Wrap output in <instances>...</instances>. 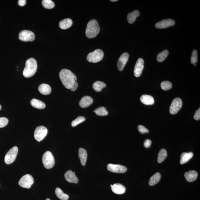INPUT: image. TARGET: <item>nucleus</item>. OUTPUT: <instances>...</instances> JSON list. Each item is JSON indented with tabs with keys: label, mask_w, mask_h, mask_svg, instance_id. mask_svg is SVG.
<instances>
[{
	"label": "nucleus",
	"mask_w": 200,
	"mask_h": 200,
	"mask_svg": "<svg viewBox=\"0 0 200 200\" xmlns=\"http://www.w3.org/2000/svg\"><path fill=\"white\" fill-rule=\"evenodd\" d=\"M94 112L97 115L99 116H105L108 115V112L105 107L101 106L96 109Z\"/></svg>",
	"instance_id": "c756f323"
},
{
	"label": "nucleus",
	"mask_w": 200,
	"mask_h": 200,
	"mask_svg": "<svg viewBox=\"0 0 200 200\" xmlns=\"http://www.w3.org/2000/svg\"><path fill=\"white\" fill-rule=\"evenodd\" d=\"M73 24L72 20L69 18L65 19L60 21L59 26L62 29H66L70 28Z\"/></svg>",
	"instance_id": "4be33fe9"
},
{
	"label": "nucleus",
	"mask_w": 200,
	"mask_h": 200,
	"mask_svg": "<svg viewBox=\"0 0 200 200\" xmlns=\"http://www.w3.org/2000/svg\"><path fill=\"white\" fill-rule=\"evenodd\" d=\"M151 144H152V141L151 140L147 139L144 142V145L146 148H149L151 146Z\"/></svg>",
	"instance_id": "58836bf2"
},
{
	"label": "nucleus",
	"mask_w": 200,
	"mask_h": 200,
	"mask_svg": "<svg viewBox=\"0 0 200 200\" xmlns=\"http://www.w3.org/2000/svg\"><path fill=\"white\" fill-rule=\"evenodd\" d=\"M48 129L45 127L41 126L37 127L34 132V138L38 142L42 141L48 133Z\"/></svg>",
	"instance_id": "1a4fd4ad"
},
{
	"label": "nucleus",
	"mask_w": 200,
	"mask_h": 200,
	"mask_svg": "<svg viewBox=\"0 0 200 200\" xmlns=\"http://www.w3.org/2000/svg\"><path fill=\"white\" fill-rule=\"evenodd\" d=\"M42 160L44 167L47 169L52 168L55 165V159L52 153L50 151H47L44 154Z\"/></svg>",
	"instance_id": "20e7f679"
},
{
	"label": "nucleus",
	"mask_w": 200,
	"mask_h": 200,
	"mask_svg": "<svg viewBox=\"0 0 200 200\" xmlns=\"http://www.w3.org/2000/svg\"><path fill=\"white\" fill-rule=\"evenodd\" d=\"M59 77L63 85L68 89H70L77 81L76 76L67 69L61 70L59 73Z\"/></svg>",
	"instance_id": "f257e3e1"
},
{
	"label": "nucleus",
	"mask_w": 200,
	"mask_h": 200,
	"mask_svg": "<svg viewBox=\"0 0 200 200\" xmlns=\"http://www.w3.org/2000/svg\"><path fill=\"white\" fill-rule=\"evenodd\" d=\"M107 168L110 172L116 173H124L127 171L126 167L120 165L109 164Z\"/></svg>",
	"instance_id": "9b49d317"
},
{
	"label": "nucleus",
	"mask_w": 200,
	"mask_h": 200,
	"mask_svg": "<svg viewBox=\"0 0 200 200\" xmlns=\"http://www.w3.org/2000/svg\"><path fill=\"white\" fill-rule=\"evenodd\" d=\"M197 61H198V52L196 50H194L192 51L191 58V64H195L197 62Z\"/></svg>",
	"instance_id": "f704fd0d"
},
{
	"label": "nucleus",
	"mask_w": 200,
	"mask_h": 200,
	"mask_svg": "<svg viewBox=\"0 0 200 200\" xmlns=\"http://www.w3.org/2000/svg\"><path fill=\"white\" fill-rule=\"evenodd\" d=\"M129 58V54L125 52L123 54L119 59L117 63V67L119 71H122L123 70L124 67L128 62Z\"/></svg>",
	"instance_id": "ddd939ff"
},
{
	"label": "nucleus",
	"mask_w": 200,
	"mask_h": 200,
	"mask_svg": "<svg viewBox=\"0 0 200 200\" xmlns=\"http://www.w3.org/2000/svg\"><path fill=\"white\" fill-rule=\"evenodd\" d=\"M144 60L143 59H139L136 63L134 70V74L136 77H139L142 74L144 68Z\"/></svg>",
	"instance_id": "f8f14e48"
},
{
	"label": "nucleus",
	"mask_w": 200,
	"mask_h": 200,
	"mask_svg": "<svg viewBox=\"0 0 200 200\" xmlns=\"http://www.w3.org/2000/svg\"><path fill=\"white\" fill-rule=\"evenodd\" d=\"M46 200H50L49 199L47 198V199H46Z\"/></svg>",
	"instance_id": "c03bdc74"
},
{
	"label": "nucleus",
	"mask_w": 200,
	"mask_h": 200,
	"mask_svg": "<svg viewBox=\"0 0 200 200\" xmlns=\"http://www.w3.org/2000/svg\"><path fill=\"white\" fill-rule=\"evenodd\" d=\"M39 92L42 95H48L51 92V86L48 84H41L38 87Z\"/></svg>",
	"instance_id": "412c9836"
},
{
	"label": "nucleus",
	"mask_w": 200,
	"mask_h": 200,
	"mask_svg": "<svg viewBox=\"0 0 200 200\" xmlns=\"http://www.w3.org/2000/svg\"><path fill=\"white\" fill-rule=\"evenodd\" d=\"M31 104L34 108L38 109H44L46 107L45 104L44 102L36 99H33L31 100Z\"/></svg>",
	"instance_id": "b1692460"
},
{
	"label": "nucleus",
	"mask_w": 200,
	"mask_h": 200,
	"mask_svg": "<svg viewBox=\"0 0 200 200\" xmlns=\"http://www.w3.org/2000/svg\"><path fill=\"white\" fill-rule=\"evenodd\" d=\"M117 1V0H111V2H116V1Z\"/></svg>",
	"instance_id": "79ce46f5"
},
{
	"label": "nucleus",
	"mask_w": 200,
	"mask_h": 200,
	"mask_svg": "<svg viewBox=\"0 0 200 200\" xmlns=\"http://www.w3.org/2000/svg\"><path fill=\"white\" fill-rule=\"evenodd\" d=\"M194 118L196 121H198V120L200 119V108L199 109H198L197 110L196 112H195V115H194Z\"/></svg>",
	"instance_id": "4c0bfd02"
},
{
	"label": "nucleus",
	"mask_w": 200,
	"mask_h": 200,
	"mask_svg": "<svg viewBox=\"0 0 200 200\" xmlns=\"http://www.w3.org/2000/svg\"><path fill=\"white\" fill-rule=\"evenodd\" d=\"M169 54V51L168 50H165L162 52L158 54L157 56V60L158 62H161L165 59Z\"/></svg>",
	"instance_id": "7c9ffc66"
},
{
	"label": "nucleus",
	"mask_w": 200,
	"mask_h": 200,
	"mask_svg": "<svg viewBox=\"0 0 200 200\" xmlns=\"http://www.w3.org/2000/svg\"><path fill=\"white\" fill-rule=\"evenodd\" d=\"M106 86V84L101 81H96L93 85V88L96 92H101L103 89Z\"/></svg>",
	"instance_id": "bb28decb"
},
{
	"label": "nucleus",
	"mask_w": 200,
	"mask_h": 200,
	"mask_svg": "<svg viewBox=\"0 0 200 200\" xmlns=\"http://www.w3.org/2000/svg\"><path fill=\"white\" fill-rule=\"evenodd\" d=\"M161 87L164 91H168L172 88V84L169 81H165L161 83Z\"/></svg>",
	"instance_id": "473e14b6"
},
{
	"label": "nucleus",
	"mask_w": 200,
	"mask_h": 200,
	"mask_svg": "<svg viewBox=\"0 0 200 200\" xmlns=\"http://www.w3.org/2000/svg\"><path fill=\"white\" fill-rule=\"evenodd\" d=\"M78 82H76L75 83V84H74L72 86L71 89H71V91H75L77 89V88H78Z\"/></svg>",
	"instance_id": "ea45409f"
},
{
	"label": "nucleus",
	"mask_w": 200,
	"mask_h": 200,
	"mask_svg": "<svg viewBox=\"0 0 200 200\" xmlns=\"http://www.w3.org/2000/svg\"><path fill=\"white\" fill-rule=\"evenodd\" d=\"M43 6L47 9H51L55 6V4L51 0H43L42 1Z\"/></svg>",
	"instance_id": "2f4dec72"
},
{
	"label": "nucleus",
	"mask_w": 200,
	"mask_h": 200,
	"mask_svg": "<svg viewBox=\"0 0 200 200\" xmlns=\"http://www.w3.org/2000/svg\"><path fill=\"white\" fill-rule=\"evenodd\" d=\"M138 130L140 133L141 134L148 133L149 132V131L146 128L143 126L141 125L138 126Z\"/></svg>",
	"instance_id": "e433bc0d"
},
{
	"label": "nucleus",
	"mask_w": 200,
	"mask_h": 200,
	"mask_svg": "<svg viewBox=\"0 0 200 200\" xmlns=\"http://www.w3.org/2000/svg\"><path fill=\"white\" fill-rule=\"evenodd\" d=\"M194 65H195V66H196V65L195 64H194Z\"/></svg>",
	"instance_id": "a18cd8bd"
},
{
	"label": "nucleus",
	"mask_w": 200,
	"mask_h": 200,
	"mask_svg": "<svg viewBox=\"0 0 200 200\" xmlns=\"http://www.w3.org/2000/svg\"><path fill=\"white\" fill-rule=\"evenodd\" d=\"M167 154L166 150L164 149H162L160 150L159 153L158 154V163H161L167 158Z\"/></svg>",
	"instance_id": "c85d7f7f"
},
{
	"label": "nucleus",
	"mask_w": 200,
	"mask_h": 200,
	"mask_svg": "<svg viewBox=\"0 0 200 200\" xmlns=\"http://www.w3.org/2000/svg\"><path fill=\"white\" fill-rule=\"evenodd\" d=\"M1 109H2V106H1V105H0V110Z\"/></svg>",
	"instance_id": "37998d69"
},
{
	"label": "nucleus",
	"mask_w": 200,
	"mask_h": 200,
	"mask_svg": "<svg viewBox=\"0 0 200 200\" xmlns=\"http://www.w3.org/2000/svg\"><path fill=\"white\" fill-rule=\"evenodd\" d=\"M79 158H80L81 164L84 166L86 164L88 154L86 150L82 148H79Z\"/></svg>",
	"instance_id": "a211bd4d"
},
{
	"label": "nucleus",
	"mask_w": 200,
	"mask_h": 200,
	"mask_svg": "<svg viewBox=\"0 0 200 200\" xmlns=\"http://www.w3.org/2000/svg\"><path fill=\"white\" fill-rule=\"evenodd\" d=\"M100 27L97 21L92 19L87 24L86 29V35L87 38L91 39L96 36L100 31Z\"/></svg>",
	"instance_id": "7ed1b4c3"
},
{
	"label": "nucleus",
	"mask_w": 200,
	"mask_h": 200,
	"mask_svg": "<svg viewBox=\"0 0 200 200\" xmlns=\"http://www.w3.org/2000/svg\"><path fill=\"white\" fill-rule=\"evenodd\" d=\"M85 120L86 119L84 116H78L75 119L72 121V124H71V125H72V127L76 126L79 124L85 121Z\"/></svg>",
	"instance_id": "72a5a7b5"
},
{
	"label": "nucleus",
	"mask_w": 200,
	"mask_h": 200,
	"mask_svg": "<svg viewBox=\"0 0 200 200\" xmlns=\"http://www.w3.org/2000/svg\"><path fill=\"white\" fill-rule=\"evenodd\" d=\"M194 154L192 152L189 153L184 152L181 156L180 164L183 165L188 162L193 156Z\"/></svg>",
	"instance_id": "5701e85b"
},
{
	"label": "nucleus",
	"mask_w": 200,
	"mask_h": 200,
	"mask_svg": "<svg viewBox=\"0 0 200 200\" xmlns=\"http://www.w3.org/2000/svg\"><path fill=\"white\" fill-rule=\"evenodd\" d=\"M112 186V185H111V186Z\"/></svg>",
	"instance_id": "49530a36"
},
{
	"label": "nucleus",
	"mask_w": 200,
	"mask_h": 200,
	"mask_svg": "<svg viewBox=\"0 0 200 200\" xmlns=\"http://www.w3.org/2000/svg\"><path fill=\"white\" fill-rule=\"evenodd\" d=\"M140 100L143 104L147 105H153L155 102L153 97L148 95H142L140 98Z\"/></svg>",
	"instance_id": "aec40b11"
},
{
	"label": "nucleus",
	"mask_w": 200,
	"mask_h": 200,
	"mask_svg": "<svg viewBox=\"0 0 200 200\" xmlns=\"http://www.w3.org/2000/svg\"><path fill=\"white\" fill-rule=\"evenodd\" d=\"M104 53L102 50L97 49L88 54L87 59L89 62L96 63L101 61L103 58Z\"/></svg>",
	"instance_id": "39448f33"
},
{
	"label": "nucleus",
	"mask_w": 200,
	"mask_h": 200,
	"mask_svg": "<svg viewBox=\"0 0 200 200\" xmlns=\"http://www.w3.org/2000/svg\"><path fill=\"white\" fill-rule=\"evenodd\" d=\"M18 4L20 6H24L26 4V0H19L18 1Z\"/></svg>",
	"instance_id": "a19ab883"
},
{
	"label": "nucleus",
	"mask_w": 200,
	"mask_h": 200,
	"mask_svg": "<svg viewBox=\"0 0 200 200\" xmlns=\"http://www.w3.org/2000/svg\"><path fill=\"white\" fill-rule=\"evenodd\" d=\"M19 38L23 42L33 41L35 39V35L32 31L23 30L19 33Z\"/></svg>",
	"instance_id": "9d476101"
},
{
	"label": "nucleus",
	"mask_w": 200,
	"mask_h": 200,
	"mask_svg": "<svg viewBox=\"0 0 200 200\" xmlns=\"http://www.w3.org/2000/svg\"><path fill=\"white\" fill-rule=\"evenodd\" d=\"M56 195L58 198L62 200H68L69 196L67 194L64 193L61 189L57 188L55 189Z\"/></svg>",
	"instance_id": "cd10ccee"
},
{
	"label": "nucleus",
	"mask_w": 200,
	"mask_h": 200,
	"mask_svg": "<svg viewBox=\"0 0 200 200\" xmlns=\"http://www.w3.org/2000/svg\"><path fill=\"white\" fill-rule=\"evenodd\" d=\"M198 173L195 171H190L185 174V177L186 181L189 182H194L198 177Z\"/></svg>",
	"instance_id": "6ab92c4d"
},
{
	"label": "nucleus",
	"mask_w": 200,
	"mask_h": 200,
	"mask_svg": "<svg viewBox=\"0 0 200 200\" xmlns=\"http://www.w3.org/2000/svg\"><path fill=\"white\" fill-rule=\"evenodd\" d=\"M75 173V172H74L71 170H69L66 172L64 176L67 181L72 183H78L79 180Z\"/></svg>",
	"instance_id": "2eb2a0df"
},
{
	"label": "nucleus",
	"mask_w": 200,
	"mask_h": 200,
	"mask_svg": "<svg viewBox=\"0 0 200 200\" xmlns=\"http://www.w3.org/2000/svg\"><path fill=\"white\" fill-rule=\"evenodd\" d=\"M93 102V99L91 97L85 96L81 99L79 102L80 106L82 108H86L90 106Z\"/></svg>",
	"instance_id": "dca6fc26"
},
{
	"label": "nucleus",
	"mask_w": 200,
	"mask_h": 200,
	"mask_svg": "<svg viewBox=\"0 0 200 200\" xmlns=\"http://www.w3.org/2000/svg\"><path fill=\"white\" fill-rule=\"evenodd\" d=\"M175 21L171 19H164L155 24L156 28L158 29H165L175 25Z\"/></svg>",
	"instance_id": "4468645a"
},
{
	"label": "nucleus",
	"mask_w": 200,
	"mask_h": 200,
	"mask_svg": "<svg viewBox=\"0 0 200 200\" xmlns=\"http://www.w3.org/2000/svg\"><path fill=\"white\" fill-rule=\"evenodd\" d=\"M38 65L36 60L33 58H31L27 60L25 63L23 74L26 78H29L35 75L36 72Z\"/></svg>",
	"instance_id": "f03ea898"
},
{
	"label": "nucleus",
	"mask_w": 200,
	"mask_h": 200,
	"mask_svg": "<svg viewBox=\"0 0 200 200\" xmlns=\"http://www.w3.org/2000/svg\"><path fill=\"white\" fill-rule=\"evenodd\" d=\"M140 12L137 10H135L132 12L130 13L127 16V20L129 23L132 24L135 22L137 17L139 16Z\"/></svg>",
	"instance_id": "393cba45"
},
{
	"label": "nucleus",
	"mask_w": 200,
	"mask_h": 200,
	"mask_svg": "<svg viewBox=\"0 0 200 200\" xmlns=\"http://www.w3.org/2000/svg\"><path fill=\"white\" fill-rule=\"evenodd\" d=\"M34 183V179L32 176L26 174L23 176L19 182V185L23 188L29 189Z\"/></svg>",
	"instance_id": "6e6552de"
},
{
	"label": "nucleus",
	"mask_w": 200,
	"mask_h": 200,
	"mask_svg": "<svg viewBox=\"0 0 200 200\" xmlns=\"http://www.w3.org/2000/svg\"><path fill=\"white\" fill-rule=\"evenodd\" d=\"M183 102L179 98H176L173 100L170 106L169 112L172 115L178 113L182 106Z\"/></svg>",
	"instance_id": "0eeeda50"
},
{
	"label": "nucleus",
	"mask_w": 200,
	"mask_h": 200,
	"mask_svg": "<svg viewBox=\"0 0 200 200\" xmlns=\"http://www.w3.org/2000/svg\"><path fill=\"white\" fill-rule=\"evenodd\" d=\"M18 149L17 146H14L9 150L6 155L5 162L6 164L9 165L15 161L18 155Z\"/></svg>",
	"instance_id": "423d86ee"
},
{
	"label": "nucleus",
	"mask_w": 200,
	"mask_h": 200,
	"mask_svg": "<svg viewBox=\"0 0 200 200\" xmlns=\"http://www.w3.org/2000/svg\"><path fill=\"white\" fill-rule=\"evenodd\" d=\"M9 121L8 119L5 117L0 118V128H4L8 125Z\"/></svg>",
	"instance_id": "c9c22d12"
},
{
	"label": "nucleus",
	"mask_w": 200,
	"mask_h": 200,
	"mask_svg": "<svg viewBox=\"0 0 200 200\" xmlns=\"http://www.w3.org/2000/svg\"><path fill=\"white\" fill-rule=\"evenodd\" d=\"M111 189L114 193L121 195L125 193L126 188L124 186L120 184H115L111 186Z\"/></svg>",
	"instance_id": "f3484780"
},
{
	"label": "nucleus",
	"mask_w": 200,
	"mask_h": 200,
	"mask_svg": "<svg viewBox=\"0 0 200 200\" xmlns=\"http://www.w3.org/2000/svg\"><path fill=\"white\" fill-rule=\"evenodd\" d=\"M161 179V174L159 172H157L151 177L149 179V184L151 186H153L156 185V184L159 182Z\"/></svg>",
	"instance_id": "a878e982"
}]
</instances>
